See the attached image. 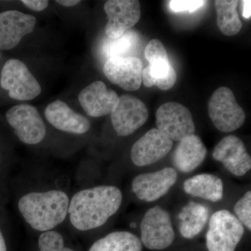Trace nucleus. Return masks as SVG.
Listing matches in <instances>:
<instances>
[{
    "label": "nucleus",
    "instance_id": "2eb2a0df",
    "mask_svg": "<svg viewBox=\"0 0 251 251\" xmlns=\"http://www.w3.org/2000/svg\"><path fill=\"white\" fill-rule=\"evenodd\" d=\"M36 18L16 10L0 13V50L16 48L25 36L34 31Z\"/></svg>",
    "mask_w": 251,
    "mask_h": 251
},
{
    "label": "nucleus",
    "instance_id": "cd10ccee",
    "mask_svg": "<svg viewBox=\"0 0 251 251\" xmlns=\"http://www.w3.org/2000/svg\"><path fill=\"white\" fill-rule=\"evenodd\" d=\"M145 57L148 62L153 59L168 58L165 46L158 39H152L148 43L145 50Z\"/></svg>",
    "mask_w": 251,
    "mask_h": 251
},
{
    "label": "nucleus",
    "instance_id": "f3484780",
    "mask_svg": "<svg viewBox=\"0 0 251 251\" xmlns=\"http://www.w3.org/2000/svg\"><path fill=\"white\" fill-rule=\"evenodd\" d=\"M44 113L48 122L61 131L82 135L90 130V122L87 117L74 111L62 100H54L49 104Z\"/></svg>",
    "mask_w": 251,
    "mask_h": 251
},
{
    "label": "nucleus",
    "instance_id": "0eeeda50",
    "mask_svg": "<svg viewBox=\"0 0 251 251\" xmlns=\"http://www.w3.org/2000/svg\"><path fill=\"white\" fill-rule=\"evenodd\" d=\"M6 118L15 134L23 143L37 145L45 138V123L37 109L33 105H14L6 112Z\"/></svg>",
    "mask_w": 251,
    "mask_h": 251
},
{
    "label": "nucleus",
    "instance_id": "9b49d317",
    "mask_svg": "<svg viewBox=\"0 0 251 251\" xmlns=\"http://www.w3.org/2000/svg\"><path fill=\"white\" fill-rule=\"evenodd\" d=\"M108 18L105 34L110 39H117L139 22L141 17L138 0H109L104 4Z\"/></svg>",
    "mask_w": 251,
    "mask_h": 251
},
{
    "label": "nucleus",
    "instance_id": "423d86ee",
    "mask_svg": "<svg viewBox=\"0 0 251 251\" xmlns=\"http://www.w3.org/2000/svg\"><path fill=\"white\" fill-rule=\"evenodd\" d=\"M0 84L15 100H32L41 93L40 84L26 64L17 59H11L5 63L1 69Z\"/></svg>",
    "mask_w": 251,
    "mask_h": 251
},
{
    "label": "nucleus",
    "instance_id": "7ed1b4c3",
    "mask_svg": "<svg viewBox=\"0 0 251 251\" xmlns=\"http://www.w3.org/2000/svg\"><path fill=\"white\" fill-rule=\"evenodd\" d=\"M245 227L234 214L226 209L211 216L206 234L208 251H235L242 241Z\"/></svg>",
    "mask_w": 251,
    "mask_h": 251
},
{
    "label": "nucleus",
    "instance_id": "412c9836",
    "mask_svg": "<svg viewBox=\"0 0 251 251\" xmlns=\"http://www.w3.org/2000/svg\"><path fill=\"white\" fill-rule=\"evenodd\" d=\"M143 70V82L147 87L156 86L161 90H168L175 85L176 73L168 58L150 61Z\"/></svg>",
    "mask_w": 251,
    "mask_h": 251
},
{
    "label": "nucleus",
    "instance_id": "b1692460",
    "mask_svg": "<svg viewBox=\"0 0 251 251\" xmlns=\"http://www.w3.org/2000/svg\"><path fill=\"white\" fill-rule=\"evenodd\" d=\"M139 36L133 30H127L117 39H110L103 46V52L108 58L114 57H133L138 48Z\"/></svg>",
    "mask_w": 251,
    "mask_h": 251
},
{
    "label": "nucleus",
    "instance_id": "1a4fd4ad",
    "mask_svg": "<svg viewBox=\"0 0 251 251\" xmlns=\"http://www.w3.org/2000/svg\"><path fill=\"white\" fill-rule=\"evenodd\" d=\"M148 117V109L144 102L125 94L120 97L116 109L112 112V125L117 135L128 136L143 126Z\"/></svg>",
    "mask_w": 251,
    "mask_h": 251
},
{
    "label": "nucleus",
    "instance_id": "dca6fc26",
    "mask_svg": "<svg viewBox=\"0 0 251 251\" xmlns=\"http://www.w3.org/2000/svg\"><path fill=\"white\" fill-rule=\"evenodd\" d=\"M78 100L87 115L100 117L111 115L120 97L115 91L107 88L102 81H95L80 91Z\"/></svg>",
    "mask_w": 251,
    "mask_h": 251
},
{
    "label": "nucleus",
    "instance_id": "20e7f679",
    "mask_svg": "<svg viewBox=\"0 0 251 251\" xmlns=\"http://www.w3.org/2000/svg\"><path fill=\"white\" fill-rule=\"evenodd\" d=\"M140 239L150 251H163L171 247L175 232L170 213L158 205L149 209L140 223Z\"/></svg>",
    "mask_w": 251,
    "mask_h": 251
},
{
    "label": "nucleus",
    "instance_id": "ddd939ff",
    "mask_svg": "<svg viewBox=\"0 0 251 251\" xmlns=\"http://www.w3.org/2000/svg\"><path fill=\"white\" fill-rule=\"evenodd\" d=\"M173 147L171 140L157 128H152L135 142L130 158L135 166H150L166 156Z\"/></svg>",
    "mask_w": 251,
    "mask_h": 251
},
{
    "label": "nucleus",
    "instance_id": "f03ea898",
    "mask_svg": "<svg viewBox=\"0 0 251 251\" xmlns=\"http://www.w3.org/2000/svg\"><path fill=\"white\" fill-rule=\"evenodd\" d=\"M69 202L67 193L53 189L24 195L18 201V208L31 228L44 232L52 230L64 222Z\"/></svg>",
    "mask_w": 251,
    "mask_h": 251
},
{
    "label": "nucleus",
    "instance_id": "6e6552de",
    "mask_svg": "<svg viewBox=\"0 0 251 251\" xmlns=\"http://www.w3.org/2000/svg\"><path fill=\"white\" fill-rule=\"evenodd\" d=\"M157 129L172 141L179 142L195 134L196 126L191 112L182 104L168 102L161 105L156 113Z\"/></svg>",
    "mask_w": 251,
    "mask_h": 251
},
{
    "label": "nucleus",
    "instance_id": "a211bd4d",
    "mask_svg": "<svg viewBox=\"0 0 251 251\" xmlns=\"http://www.w3.org/2000/svg\"><path fill=\"white\" fill-rule=\"evenodd\" d=\"M207 150L196 135L186 137L178 143L173 154V163L181 173H191L205 159Z\"/></svg>",
    "mask_w": 251,
    "mask_h": 251
},
{
    "label": "nucleus",
    "instance_id": "6ab92c4d",
    "mask_svg": "<svg viewBox=\"0 0 251 251\" xmlns=\"http://www.w3.org/2000/svg\"><path fill=\"white\" fill-rule=\"evenodd\" d=\"M183 188L186 194L217 202L224 197L222 179L216 175L202 173L185 180Z\"/></svg>",
    "mask_w": 251,
    "mask_h": 251
},
{
    "label": "nucleus",
    "instance_id": "2f4dec72",
    "mask_svg": "<svg viewBox=\"0 0 251 251\" xmlns=\"http://www.w3.org/2000/svg\"><path fill=\"white\" fill-rule=\"evenodd\" d=\"M0 251H7L6 239L1 226H0Z\"/></svg>",
    "mask_w": 251,
    "mask_h": 251
},
{
    "label": "nucleus",
    "instance_id": "7c9ffc66",
    "mask_svg": "<svg viewBox=\"0 0 251 251\" xmlns=\"http://www.w3.org/2000/svg\"><path fill=\"white\" fill-rule=\"evenodd\" d=\"M55 2L63 6H65V7H72V6L78 4L81 1H79V0H57V1H55Z\"/></svg>",
    "mask_w": 251,
    "mask_h": 251
},
{
    "label": "nucleus",
    "instance_id": "aec40b11",
    "mask_svg": "<svg viewBox=\"0 0 251 251\" xmlns=\"http://www.w3.org/2000/svg\"><path fill=\"white\" fill-rule=\"evenodd\" d=\"M179 218L181 235L184 239H193L205 227L209 218V209L204 204L191 201L183 207Z\"/></svg>",
    "mask_w": 251,
    "mask_h": 251
},
{
    "label": "nucleus",
    "instance_id": "5701e85b",
    "mask_svg": "<svg viewBox=\"0 0 251 251\" xmlns=\"http://www.w3.org/2000/svg\"><path fill=\"white\" fill-rule=\"evenodd\" d=\"M237 0H216L217 25L224 35L232 36L239 32L242 23L237 12Z\"/></svg>",
    "mask_w": 251,
    "mask_h": 251
},
{
    "label": "nucleus",
    "instance_id": "4be33fe9",
    "mask_svg": "<svg viewBox=\"0 0 251 251\" xmlns=\"http://www.w3.org/2000/svg\"><path fill=\"white\" fill-rule=\"evenodd\" d=\"M89 251H143V244L132 232L115 231L96 241Z\"/></svg>",
    "mask_w": 251,
    "mask_h": 251
},
{
    "label": "nucleus",
    "instance_id": "9d476101",
    "mask_svg": "<svg viewBox=\"0 0 251 251\" xmlns=\"http://www.w3.org/2000/svg\"><path fill=\"white\" fill-rule=\"evenodd\" d=\"M177 179L176 170L167 167L153 173L137 175L132 181V191L140 201L155 202L170 191Z\"/></svg>",
    "mask_w": 251,
    "mask_h": 251
},
{
    "label": "nucleus",
    "instance_id": "4468645a",
    "mask_svg": "<svg viewBox=\"0 0 251 251\" xmlns=\"http://www.w3.org/2000/svg\"><path fill=\"white\" fill-rule=\"evenodd\" d=\"M216 161L236 176H243L251 169V158L239 137L228 135L216 145L212 153Z\"/></svg>",
    "mask_w": 251,
    "mask_h": 251
},
{
    "label": "nucleus",
    "instance_id": "f8f14e48",
    "mask_svg": "<svg viewBox=\"0 0 251 251\" xmlns=\"http://www.w3.org/2000/svg\"><path fill=\"white\" fill-rule=\"evenodd\" d=\"M143 62L136 57H110L103 66V73L112 84L129 92L139 90L143 82Z\"/></svg>",
    "mask_w": 251,
    "mask_h": 251
},
{
    "label": "nucleus",
    "instance_id": "473e14b6",
    "mask_svg": "<svg viewBox=\"0 0 251 251\" xmlns=\"http://www.w3.org/2000/svg\"><path fill=\"white\" fill-rule=\"evenodd\" d=\"M0 164H1V158H0Z\"/></svg>",
    "mask_w": 251,
    "mask_h": 251
},
{
    "label": "nucleus",
    "instance_id": "393cba45",
    "mask_svg": "<svg viewBox=\"0 0 251 251\" xmlns=\"http://www.w3.org/2000/svg\"><path fill=\"white\" fill-rule=\"evenodd\" d=\"M39 251H75L65 247L64 238L57 231L42 232L38 240Z\"/></svg>",
    "mask_w": 251,
    "mask_h": 251
},
{
    "label": "nucleus",
    "instance_id": "39448f33",
    "mask_svg": "<svg viewBox=\"0 0 251 251\" xmlns=\"http://www.w3.org/2000/svg\"><path fill=\"white\" fill-rule=\"evenodd\" d=\"M208 112L214 126L224 133L239 129L246 120L244 109L239 106L233 92L228 87H219L213 93Z\"/></svg>",
    "mask_w": 251,
    "mask_h": 251
},
{
    "label": "nucleus",
    "instance_id": "f257e3e1",
    "mask_svg": "<svg viewBox=\"0 0 251 251\" xmlns=\"http://www.w3.org/2000/svg\"><path fill=\"white\" fill-rule=\"evenodd\" d=\"M123 195L118 187L101 185L81 190L69 202V219L79 231L99 228L120 209Z\"/></svg>",
    "mask_w": 251,
    "mask_h": 251
},
{
    "label": "nucleus",
    "instance_id": "a878e982",
    "mask_svg": "<svg viewBox=\"0 0 251 251\" xmlns=\"http://www.w3.org/2000/svg\"><path fill=\"white\" fill-rule=\"evenodd\" d=\"M234 216L244 227L251 230V191H247L234 206Z\"/></svg>",
    "mask_w": 251,
    "mask_h": 251
},
{
    "label": "nucleus",
    "instance_id": "c85d7f7f",
    "mask_svg": "<svg viewBox=\"0 0 251 251\" xmlns=\"http://www.w3.org/2000/svg\"><path fill=\"white\" fill-rule=\"evenodd\" d=\"M25 6L34 11H42L48 7L49 1L46 0H23Z\"/></svg>",
    "mask_w": 251,
    "mask_h": 251
},
{
    "label": "nucleus",
    "instance_id": "bb28decb",
    "mask_svg": "<svg viewBox=\"0 0 251 251\" xmlns=\"http://www.w3.org/2000/svg\"><path fill=\"white\" fill-rule=\"evenodd\" d=\"M206 2L202 0H172L169 2L170 8L174 12L192 13L204 6Z\"/></svg>",
    "mask_w": 251,
    "mask_h": 251
},
{
    "label": "nucleus",
    "instance_id": "c756f323",
    "mask_svg": "<svg viewBox=\"0 0 251 251\" xmlns=\"http://www.w3.org/2000/svg\"><path fill=\"white\" fill-rule=\"evenodd\" d=\"M242 2L243 5V16L246 19H249L251 16V1L250 0H244Z\"/></svg>",
    "mask_w": 251,
    "mask_h": 251
}]
</instances>
